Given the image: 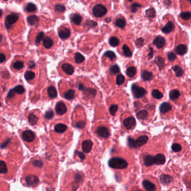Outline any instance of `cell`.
I'll return each mask as SVG.
<instances>
[{"instance_id":"obj_1","label":"cell","mask_w":191,"mask_h":191,"mask_svg":"<svg viewBox=\"0 0 191 191\" xmlns=\"http://www.w3.org/2000/svg\"><path fill=\"white\" fill-rule=\"evenodd\" d=\"M5 25L11 39L15 40L21 36L25 30V24L20 14L9 12L5 17Z\"/></svg>"},{"instance_id":"obj_18","label":"cell","mask_w":191,"mask_h":191,"mask_svg":"<svg viewBox=\"0 0 191 191\" xmlns=\"http://www.w3.org/2000/svg\"><path fill=\"white\" fill-rule=\"evenodd\" d=\"M124 127L127 130H131L134 128L136 126V121L133 117H128L123 121Z\"/></svg>"},{"instance_id":"obj_12","label":"cell","mask_w":191,"mask_h":191,"mask_svg":"<svg viewBox=\"0 0 191 191\" xmlns=\"http://www.w3.org/2000/svg\"><path fill=\"white\" fill-rule=\"evenodd\" d=\"M107 12V9L102 4L96 5L93 8V14L97 17H101L104 16Z\"/></svg>"},{"instance_id":"obj_57","label":"cell","mask_w":191,"mask_h":191,"mask_svg":"<svg viewBox=\"0 0 191 191\" xmlns=\"http://www.w3.org/2000/svg\"><path fill=\"white\" fill-rule=\"evenodd\" d=\"M140 7H141V5L137 4H134L131 6V10L132 12H136Z\"/></svg>"},{"instance_id":"obj_14","label":"cell","mask_w":191,"mask_h":191,"mask_svg":"<svg viewBox=\"0 0 191 191\" xmlns=\"http://www.w3.org/2000/svg\"><path fill=\"white\" fill-rule=\"evenodd\" d=\"M21 137L25 142L31 143L35 139V134L32 131L26 129L21 133Z\"/></svg>"},{"instance_id":"obj_41","label":"cell","mask_w":191,"mask_h":191,"mask_svg":"<svg viewBox=\"0 0 191 191\" xmlns=\"http://www.w3.org/2000/svg\"><path fill=\"white\" fill-rule=\"evenodd\" d=\"M8 169L5 162L0 161V174H5L8 173Z\"/></svg>"},{"instance_id":"obj_3","label":"cell","mask_w":191,"mask_h":191,"mask_svg":"<svg viewBox=\"0 0 191 191\" xmlns=\"http://www.w3.org/2000/svg\"><path fill=\"white\" fill-rule=\"evenodd\" d=\"M56 43L57 38L56 34L53 31H49L45 33L38 47H40L43 52L49 53L50 51H52V49L54 48Z\"/></svg>"},{"instance_id":"obj_11","label":"cell","mask_w":191,"mask_h":191,"mask_svg":"<svg viewBox=\"0 0 191 191\" xmlns=\"http://www.w3.org/2000/svg\"><path fill=\"white\" fill-rule=\"evenodd\" d=\"M142 186L146 191H157L158 184L154 179H145L142 182Z\"/></svg>"},{"instance_id":"obj_22","label":"cell","mask_w":191,"mask_h":191,"mask_svg":"<svg viewBox=\"0 0 191 191\" xmlns=\"http://www.w3.org/2000/svg\"><path fill=\"white\" fill-rule=\"evenodd\" d=\"M40 18L35 15H30L27 17V21L30 26L38 27L40 25Z\"/></svg>"},{"instance_id":"obj_33","label":"cell","mask_w":191,"mask_h":191,"mask_svg":"<svg viewBox=\"0 0 191 191\" xmlns=\"http://www.w3.org/2000/svg\"><path fill=\"white\" fill-rule=\"evenodd\" d=\"M71 21L74 24L79 25L82 23V17L79 14H73L71 17Z\"/></svg>"},{"instance_id":"obj_7","label":"cell","mask_w":191,"mask_h":191,"mask_svg":"<svg viewBox=\"0 0 191 191\" xmlns=\"http://www.w3.org/2000/svg\"><path fill=\"white\" fill-rule=\"evenodd\" d=\"M149 140V137L146 134H142L136 138H129V146L134 149H140L144 146Z\"/></svg>"},{"instance_id":"obj_17","label":"cell","mask_w":191,"mask_h":191,"mask_svg":"<svg viewBox=\"0 0 191 191\" xmlns=\"http://www.w3.org/2000/svg\"><path fill=\"white\" fill-rule=\"evenodd\" d=\"M132 91L134 97L137 99L141 98L146 93L145 90L141 87H139L136 84H134L132 86Z\"/></svg>"},{"instance_id":"obj_61","label":"cell","mask_w":191,"mask_h":191,"mask_svg":"<svg viewBox=\"0 0 191 191\" xmlns=\"http://www.w3.org/2000/svg\"><path fill=\"white\" fill-rule=\"evenodd\" d=\"M1 106H2V102H1V100H0V108H1Z\"/></svg>"},{"instance_id":"obj_49","label":"cell","mask_w":191,"mask_h":191,"mask_svg":"<svg viewBox=\"0 0 191 191\" xmlns=\"http://www.w3.org/2000/svg\"><path fill=\"white\" fill-rule=\"evenodd\" d=\"M125 80V78L122 75H119L117 76V79H116L117 84L118 85H121L123 84Z\"/></svg>"},{"instance_id":"obj_35","label":"cell","mask_w":191,"mask_h":191,"mask_svg":"<svg viewBox=\"0 0 191 191\" xmlns=\"http://www.w3.org/2000/svg\"><path fill=\"white\" fill-rule=\"evenodd\" d=\"M6 34L5 33V29L2 25L0 24V45L5 43Z\"/></svg>"},{"instance_id":"obj_48","label":"cell","mask_w":191,"mask_h":191,"mask_svg":"<svg viewBox=\"0 0 191 191\" xmlns=\"http://www.w3.org/2000/svg\"><path fill=\"white\" fill-rule=\"evenodd\" d=\"M54 117V112L53 110L50 109L47 110L45 115V119H46L47 120H49L52 119Z\"/></svg>"},{"instance_id":"obj_47","label":"cell","mask_w":191,"mask_h":191,"mask_svg":"<svg viewBox=\"0 0 191 191\" xmlns=\"http://www.w3.org/2000/svg\"><path fill=\"white\" fill-rule=\"evenodd\" d=\"M152 95L154 98L157 99H160L163 97V94L158 90H154L152 92Z\"/></svg>"},{"instance_id":"obj_40","label":"cell","mask_w":191,"mask_h":191,"mask_svg":"<svg viewBox=\"0 0 191 191\" xmlns=\"http://www.w3.org/2000/svg\"><path fill=\"white\" fill-rule=\"evenodd\" d=\"M75 61L76 63H82L85 60V58L80 53H76L75 55Z\"/></svg>"},{"instance_id":"obj_38","label":"cell","mask_w":191,"mask_h":191,"mask_svg":"<svg viewBox=\"0 0 191 191\" xmlns=\"http://www.w3.org/2000/svg\"><path fill=\"white\" fill-rule=\"evenodd\" d=\"M126 73L128 77H131V78L134 77L136 73V69L134 66L130 67L127 69Z\"/></svg>"},{"instance_id":"obj_52","label":"cell","mask_w":191,"mask_h":191,"mask_svg":"<svg viewBox=\"0 0 191 191\" xmlns=\"http://www.w3.org/2000/svg\"><path fill=\"white\" fill-rule=\"evenodd\" d=\"M119 71H120V69H119L118 66L117 65L112 66L110 69V72L112 74H116V73H118L119 72Z\"/></svg>"},{"instance_id":"obj_13","label":"cell","mask_w":191,"mask_h":191,"mask_svg":"<svg viewBox=\"0 0 191 191\" xmlns=\"http://www.w3.org/2000/svg\"><path fill=\"white\" fill-rule=\"evenodd\" d=\"M58 33L59 37L63 40L68 39L71 35L70 29L69 28V26L66 25H62L58 29Z\"/></svg>"},{"instance_id":"obj_28","label":"cell","mask_w":191,"mask_h":191,"mask_svg":"<svg viewBox=\"0 0 191 191\" xmlns=\"http://www.w3.org/2000/svg\"><path fill=\"white\" fill-rule=\"evenodd\" d=\"M0 77L4 82H8L9 80V79H10V73L8 72V71L6 69H0Z\"/></svg>"},{"instance_id":"obj_29","label":"cell","mask_w":191,"mask_h":191,"mask_svg":"<svg viewBox=\"0 0 191 191\" xmlns=\"http://www.w3.org/2000/svg\"><path fill=\"white\" fill-rule=\"evenodd\" d=\"M27 184L29 186H33L36 185L39 182V179L36 176L34 175H30L28 176L25 179Z\"/></svg>"},{"instance_id":"obj_55","label":"cell","mask_w":191,"mask_h":191,"mask_svg":"<svg viewBox=\"0 0 191 191\" xmlns=\"http://www.w3.org/2000/svg\"><path fill=\"white\" fill-rule=\"evenodd\" d=\"M156 62L157 63V65L160 67H163L164 66V61L163 59L160 57H158L156 59Z\"/></svg>"},{"instance_id":"obj_50","label":"cell","mask_w":191,"mask_h":191,"mask_svg":"<svg viewBox=\"0 0 191 191\" xmlns=\"http://www.w3.org/2000/svg\"><path fill=\"white\" fill-rule=\"evenodd\" d=\"M104 56L109 58L111 60H113L116 58V56L115 53L113 52L110 51L106 52L105 54H104Z\"/></svg>"},{"instance_id":"obj_23","label":"cell","mask_w":191,"mask_h":191,"mask_svg":"<svg viewBox=\"0 0 191 191\" xmlns=\"http://www.w3.org/2000/svg\"><path fill=\"white\" fill-rule=\"evenodd\" d=\"M51 8L52 11H53L56 15H58L59 14L64 13L66 10L65 6L61 4H55L53 5V6H51Z\"/></svg>"},{"instance_id":"obj_20","label":"cell","mask_w":191,"mask_h":191,"mask_svg":"<svg viewBox=\"0 0 191 191\" xmlns=\"http://www.w3.org/2000/svg\"><path fill=\"white\" fill-rule=\"evenodd\" d=\"M93 146V143L91 140L86 139L82 142V151L84 153H89L92 150Z\"/></svg>"},{"instance_id":"obj_4","label":"cell","mask_w":191,"mask_h":191,"mask_svg":"<svg viewBox=\"0 0 191 191\" xmlns=\"http://www.w3.org/2000/svg\"><path fill=\"white\" fill-rule=\"evenodd\" d=\"M26 63V59L24 57L20 56H17L15 57L11 62L10 66L11 69L15 73H19L24 71Z\"/></svg>"},{"instance_id":"obj_37","label":"cell","mask_w":191,"mask_h":191,"mask_svg":"<svg viewBox=\"0 0 191 191\" xmlns=\"http://www.w3.org/2000/svg\"><path fill=\"white\" fill-rule=\"evenodd\" d=\"M116 26H117L120 28H123L125 25H126V20L124 18L121 17V18H118L116 20Z\"/></svg>"},{"instance_id":"obj_54","label":"cell","mask_w":191,"mask_h":191,"mask_svg":"<svg viewBox=\"0 0 191 191\" xmlns=\"http://www.w3.org/2000/svg\"><path fill=\"white\" fill-rule=\"evenodd\" d=\"M146 15L149 17H154L155 15V11L153 8H149L146 11Z\"/></svg>"},{"instance_id":"obj_2","label":"cell","mask_w":191,"mask_h":191,"mask_svg":"<svg viewBox=\"0 0 191 191\" xmlns=\"http://www.w3.org/2000/svg\"><path fill=\"white\" fill-rule=\"evenodd\" d=\"M25 97V89L24 87L21 85H19L8 92L6 99V102L10 105L15 106L23 102L24 100Z\"/></svg>"},{"instance_id":"obj_9","label":"cell","mask_w":191,"mask_h":191,"mask_svg":"<svg viewBox=\"0 0 191 191\" xmlns=\"http://www.w3.org/2000/svg\"><path fill=\"white\" fill-rule=\"evenodd\" d=\"M41 112L39 110H33L29 112L27 118L29 123L31 126H35L39 120Z\"/></svg>"},{"instance_id":"obj_36","label":"cell","mask_w":191,"mask_h":191,"mask_svg":"<svg viewBox=\"0 0 191 191\" xmlns=\"http://www.w3.org/2000/svg\"><path fill=\"white\" fill-rule=\"evenodd\" d=\"M141 76H142V79L145 81H149L152 79V73L150 72H149V71H144L142 72V74H141Z\"/></svg>"},{"instance_id":"obj_8","label":"cell","mask_w":191,"mask_h":191,"mask_svg":"<svg viewBox=\"0 0 191 191\" xmlns=\"http://www.w3.org/2000/svg\"><path fill=\"white\" fill-rule=\"evenodd\" d=\"M10 57V51L8 44L0 45V64H4Z\"/></svg>"},{"instance_id":"obj_25","label":"cell","mask_w":191,"mask_h":191,"mask_svg":"<svg viewBox=\"0 0 191 191\" xmlns=\"http://www.w3.org/2000/svg\"><path fill=\"white\" fill-rule=\"evenodd\" d=\"M67 126L63 123H57L54 126V131L57 134H62L67 130Z\"/></svg>"},{"instance_id":"obj_19","label":"cell","mask_w":191,"mask_h":191,"mask_svg":"<svg viewBox=\"0 0 191 191\" xmlns=\"http://www.w3.org/2000/svg\"><path fill=\"white\" fill-rule=\"evenodd\" d=\"M36 77L37 73L36 72H35V71H33L32 69L26 71L25 73L24 77L25 80L30 84H34L36 79Z\"/></svg>"},{"instance_id":"obj_45","label":"cell","mask_w":191,"mask_h":191,"mask_svg":"<svg viewBox=\"0 0 191 191\" xmlns=\"http://www.w3.org/2000/svg\"><path fill=\"white\" fill-rule=\"evenodd\" d=\"M173 69L174 70L175 73L176 74L177 76L180 77L183 75V69H181V67H180L178 66H175L173 67Z\"/></svg>"},{"instance_id":"obj_42","label":"cell","mask_w":191,"mask_h":191,"mask_svg":"<svg viewBox=\"0 0 191 191\" xmlns=\"http://www.w3.org/2000/svg\"><path fill=\"white\" fill-rule=\"evenodd\" d=\"M147 115H148V113H147L146 110H142L138 112V113H137V117L139 119L143 120V119H146Z\"/></svg>"},{"instance_id":"obj_32","label":"cell","mask_w":191,"mask_h":191,"mask_svg":"<svg viewBox=\"0 0 191 191\" xmlns=\"http://www.w3.org/2000/svg\"><path fill=\"white\" fill-rule=\"evenodd\" d=\"M187 47L186 45H179L176 47V53L179 55H183L187 52Z\"/></svg>"},{"instance_id":"obj_56","label":"cell","mask_w":191,"mask_h":191,"mask_svg":"<svg viewBox=\"0 0 191 191\" xmlns=\"http://www.w3.org/2000/svg\"><path fill=\"white\" fill-rule=\"evenodd\" d=\"M168 57L170 61H174L176 59V56L172 52H169L168 54Z\"/></svg>"},{"instance_id":"obj_39","label":"cell","mask_w":191,"mask_h":191,"mask_svg":"<svg viewBox=\"0 0 191 191\" xmlns=\"http://www.w3.org/2000/svg\"><path fill=\"white\" fill-rule=\"evenodd\" d=\"M180 93L178 90H173L170 92V98L171 100H176L179 98Z\"/></svg>"},{"instance_id":"obj_60","label":"cell","mask_w":191,"mask_h":191,"mask_svg":"<svg viewBox=\"0 0 191 191\" xmlns=\"http://www.w3.org/2000/svg\"><path fill=\"white\" fill-rule=\"evenodd\" d=\"M142 191L141 190H140V189H134V190H132V191Z\"/></svg>"},{"instance_id":"obj_43","label":"cell","mask_w":191,"mask_h":191,"mask_svg":"<svg viewBox=\"0 0 191 191\" xmlns=\"http://www.w3.org/2000/svg\"><path fill=\"white\" fill-rule=\"evenodd\" d=\"M171 149L175 152H179L182 150V146L179 143L175 142L171 146Z\"/></svg>"},{"instance_id":"obj_58","label":"cell","mask_w":191,"mask_h":191,"mask_svg":"<svg viewBox=\"0 0 191 191\" xmlns=\"http://www.w3.org/2000/svg\"><path fill=\"white\" fill-rule=\"evenodd\" d=\"M3 14H4V13H3V11H2L1 9H0V24H1V21L2 19V17H3Z\"/></svg>"},{"instance_id":"obj_44","label":"cell","mask_w":191,"mask_h":191,"mask_svg":"<svg viewBox=\"0 0 191 191\" xmlns=\"http://www.w3.org/2000/svg\"><path fill=\"white\" fill-rule=\"evenodd\" d=\"M122 49H123V53L126 57H131L132 56V52L130 49V48L127 45H123Z\"/></svg>"},{"instance_id":"obj_53","label":"cell","mask_w":191,"mask_h":191,"mask_svg":"<svg viewBox=\"0 0 191 191\" xmlns=\"http://www.w3.org/2000/svg\"><path fill=\"white\" fill-rule=\"evenodd\" d=\"M118 110V106L117 105H112L109 108V112L112 116H114Z\"/></svg>"},{"instance_id":"obj_59","label":"cell","mask_w":191,"mask_h":191,"mask_svg":"<svg viewBox=\"0 0 191 191\" xmlns=\"http://www.w3.org/2000/svg\"><path fill=\"white\" fill-rule=\"evenodd\" d=\"M2 89L1 88V86H0V97H1V94L2 93Z\"/></svg>"},{"instance_id":"obj_46","label":"cell","mask_w":191,"mask_h":191,"mask_svg":"<svg viewBox=\"0 0 191 191\" xmlns=\"http://www.w3.org/2000/svg\"><path fill=\"white\" fill-rule=\"evenodd\" d=\"M119 43V41L116 37H111L109 39V44L112 47H116Z\"/></svg>"},{"instance_id":"obj_31","label":"cell","mask_w":191,"mask_h":191,"mask_svg":"<svg viewBox=\"0 0 191 191\" xmlns=\"http://www.w3.org/2000/svg\"><path fill=\"white\" fill-rule=\"evenodd\" d=\"M174 29V25L173 23L168 22L167 25L162 29V32L165 34H168L171 32Z\"/></svg>"},{"instance_id":"obj_5","label":"cell","mask_w":191,"mask_h":191,"mask_svg":"<svg viewBox=\"0 0 191 191\" xmlns=\"http://www.w3.org/2000/svg\"><path fill=\"white\" fill-rule=\"evenodd\" d=\"M110 168L116 170H124L128 166V163L125 159L121 156H114L109 160Z\"/></svg>"},{"instance_id":"obj_6","label":"cell","mask_w":191,"mask_h":191,"mask_svg":"<svg viewBox=\"0 0 191 191\" xmlns=\"http://www.w3.org/2000/svg\"><path fill=\"white\" fill-rule=\"evenodd\" d=\"M57 97V91L55 85L50 82L43 91V99L45 100H51Z\"/></svg>"},{"instance_id":"obj_15","label":"cell","mask_w":191,"mask_h":191,"mask_svg":"<svg viewBox=\"0 0 191 191\" xmlns=\"http://www.w3.org/2000/svg\"><path fill=\"white\" fill-rule=\"evenodd\" d=\"M68 108L65 103L63 101L57 102L55 106V112L58 116H62L67 112Z\"/></svg>"},{"instance_id":"obj_27","label":"cell","mask_w":191,"mask_h":191,"mask_svg":"<svg viewBox=\"0 0 191 191\" xmlns=\"http://www.w3.org/2000/svg\"><path fill=\"white\" fill-rule=\"evenodd\" d=\"M61 95L67 100H72L75 98V92L72 89H68L65 91L61 92Z\"/></svg>"},{"instance_id":"obj_51","label":"cell","mask_w":191,"mask_h":191,"mask_svg":"<svg viewBox=\"0 0 191 191\" xmlns=\"http://www.w3.org/2000/svg\"><path fill=\"white\" fill-rule=\"evenodd\" d=\"M180 17L184 20H189L190 18H191V13L189 12H182V13L180 14Z\"/></svg>"},{"instance_id":"obj_26","label":"cell","mask_w":191,"mask_h":191,"mask_svg":"<svg viewBox=\"0 0 191 191\" xmlns=\"http://www.w3.org/2000/svg\"><path fill=\"white\" fill-rule=\"evenodd\" d=\"M153 44L159 49H161L165 45V40L163 37L158 36L155 39Z\"/></svg>"},{"instance_id":"obj_34","label":"cell","mask_w":191,"mask_h":191,"mask_svg":"<svg viewBox=\"0 0 191 191\" xmlns=\"http://www.w3.org/2000/svg\"><path fill=\"white\" fill-rule=\"evenodd\" d=\"M160 179L161 182L165 185L169 184L173 180L172 178L168 175H162L160 177Z\"/></svg>"},{"instance_id":"obj_21","label":"cell","mask_w":191,"mask_h":191,"mask_svg":"<svg viewBox=\"0 0 191 191\" xmlns=\"http://www.w3.org/2000/svg\"><path fill=\"white\" fill-rule=\"evenodd\" d=\"M154 157V165H162L166 162V157L163 154L157 153L153 156Z\"/></svg>"},{"instance_id":"obj_24","label":"cell","mask_w":191,"mask_h":191,"mask_svg":"<svg viewBox=\"0 0 191 191\" xmlns=\"http://www.w3.org/2000/svg\"><path fill=\"white\" fill-rule=\"evenodd\" d=\"M24 11L29 14H34L38 11L37 6L33 3H28L24 6Z\"/></svg>"},{"instance_id":"obj_10","label":"cell","mask_w":191,"mask_h":191,"mask_svg":"<svg viewBox=\"0 0 191 191\" xmlns=\"http://www.w3.org/2000/svg\"><path fill=\"white\" fill-rule=\"evenodd\" d=\"M58 71L60 75L62 73L66 75H72L74 72V68L71 64L66 62H61L58 66Z\"/></svg>"},{"instance_id":"obj_30","label":"cell","mask_w":191,"mask_h":191,"mask_svg":"<svg viewBox=\"0 0 191 191\" xmlns=\"http://www.w3.org/2000/svg\"><path fill=\"white\" fill-rule=\"evenodd\" d=\"M171 109V106L168 103H163L161 106H160V111L161 113L165 114L167 112H169Z\"/></svg>"},{"instance_id":"obj_16","label":"cell","mask_w":191,"mask_h":191,"mask_svg":"<svg viewBox=\"0 0 191 191\" xmlns=\"http://www.w3.org/2000/svg\"><path fill=\"white\" fill-rule=\"evenodd\" d=\"M95 133L98 137L104 139L108 138L110 136L109 130L106 126H100L98 127L95 130Z\"/></svg>"}]
</instances>
